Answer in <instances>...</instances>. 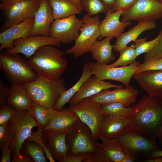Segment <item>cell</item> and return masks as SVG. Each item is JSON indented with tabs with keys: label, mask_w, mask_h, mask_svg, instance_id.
<instances>
[{
	"label": "cell",
	"mask_w": 162,
	"mask_h": 162,
	"mask_svg": "<svg viewBox=\"0 0 162 162\" xmlns=\"http://www.w3.org/2000/svg\"><path fill=\"white\" fill-rule=\"evenodd\" d=\"M132 106L127 127L158 137L162 123V99L144 96Z\"/></svg>",
	"instance_id": "cell-1"
},
{
	"label": "cell",
	"mask_w": 162,
	"mask_h": 162,
	"mask_svg": "<svg viewBox=\"0 0 162 162\" xmlns=\"http://www.w3.org/2000/svg\"><path fill=\"white\" fill-rule=\"evenodd\" d=\"M64 52L51 45L39 48L28 61L38 77L53 80L61 78L67 68L68 61Z\"/></svg>",
	"instance_id": "cell-2"
},
{
	"label": "cell",
	"mask_w": 162,
	"mask_h": 162,
	"mask_svg": "<svg viewBox=\"0 0 162 162\" xmlns=\"http://www.w3.org/2000/svg\"><path fill=\"white\" fill-rule=\"evenodd\" d=\"M156 137L128 127L124 128L116 139L125 154L135 160L148 159L159 149Z\"/></svg>",
	"instance_id": "cell-3"
},
{
	"label": "cell",
	"mask_w": 162,
	"mask_h": 162,
	"mask_svg": "<svg viewBox=\"0 0 162 162\" xmlns=\"http://www.w3.org/2000/svg\"><path fill=\"white\" fill-rule=\"evenodd\" d=\"M0 68L11 85H24L31 82L38 77L35 72L27 60L19 54H10L2 50L0 53Z\"/></svg>",
	"instance_id": "cell-4"
},
{
	"label": "cell",
	"mask_w": 162,
	"mask_h": 162,
	"mask_svg": "<svg viewBox=\"0 0 162 162\" xmlns=\"http://www.w3.org/2000/svg\"><path fill=\"white\" fill-rule=\"evenodd\" d=\"M34 102L53 108L61 94L66 90L61 78L53 80L38 77L34 81L23 85Z\"/></svg>",
	"instance_id": "cell-5"
},
{
	"label": "cell",
	"mask_w": 162,
	"mask_h": 162,
	"mask_svg": "<svg viewBox=\"0 0 162 162\" xmlns=\"http://www.w3.org/2000/svg\"><path fill=\"white\" fill-rule=\"evenodd\" d=\"M9 122L15 133L14 140L9 148L11 150L12 162H29L30 160L22 155L20 149L26 140L32 135V129L38 125L28 110H18Z\"/></svg>",
	"instance_id": "cell-6"
},
{
	"label": "cell",
	"mask_w": 162,
	"mask_h": 162,
	"mask_svg": "<svg viewBox=\"0 0 162 162\" xmlns=\"http://www.w3.org/2000/svg\"><path fill=\"white\" fill-rule=\"evenodd\" d=\"M96 141L90 128L80 119L66 136L68 156L91 155L97 152L100 148Z\"/></svg>",
	"instance_id": "cell-7"
},
{
	"label": "cell",
	"mask_w": 162,
	"mask_h": 162,
	"mask_svg": "<svg viewBox=\"0 0 162 162\" xmlns=\"http://www.w3.org/2000/svg\"><path fill=\"white\" fill-rule=\"evenodd\" d=\"M83 24L74 46L64 51L66 54H73L76 58L81 57L89 51L100 37L101 21L98 16L93 17L87 14L82 18Z\"/></svg>",
	"instance_id": "cell-8"
},
{
	"label": "cell",
	"mask_w": 162,
	"mask_h": 162,
	"mask_svg": "<svg viewBox=\"0 0 162 162\" xmlns=\"http://www.w3.org/2000/svg\"><path fill=\"white\" fill-rule=\"evenodd\" d=\"M41 0H27L11 4L1 2L0 9L4 18L1 27V32L34 16Z\"/></svg>",
	"instance_id": "cell-9"
},
{
	"label": "cell",
	"mask_w": 162,
	"mask_h": 162,
	"mask_svg": "<svg viewBox=\"0 0 162 162\" xmlns=\"http://www.w3.org/2000/svg\"><path fill=\"white\" fill-rule=\"evenodd\" d=\"M92 75L103 80H111L120 82L126 88L129 87L130 80L135 73L137 66L140 64L136 61L128 65L115 67L103 65L97 62L87 63Z\"/></svg>",
	"instance_id": "cell-10"
},
{
	"label": "cell",
	"mask_w": 162,
	"mask_h": 162,
	"mask_svg": "<svg viewBox=\"0 0 162 162\" xmlns=\"http://www.w3.org/2000/svg\"><path fill=\"white\" fill-rule=\"evenodd\" d=\"M122 21L151 20L162 17V2L155 0H137L124 11Z\"/></svg>",
	"instance_id": "cell-11"
},
{
	"label": "cell",
	"mask_w": 162,
	"mask_h": 162,
	"mask_svg": "<svg viewBox=\"0 0 162 162\" xmlns=\"http://www.w3.org/2000/svg\"><path fill=\"white\" fill-rule=\"evenodd\" d=\"M82 24V20L77 18L76 15L55 20L50 27V36L60 44H68L77 37Z\"/></svg>",
	"instance_id": "cell-12"
},
{
	"label": "cell",
	"mask_w": 162,
	"mask_h": 162,
	"mask_svg": "<svg viewBox=\"0 0 162 162\" xmlns=\"http://www.w3.org/2000/svg\"><path fill=\"white\" fill-rule=\"evenodd\" d=\"M100 105L85 99L77 105L68 107L76 113L80 120L90 128L96 141L99 139V129L104 116L100 112Z\"/></svg>",
	"instance_id": "cell-13"
},
{
	"label": "cell",
	"mask_w": 162,
	"mask_h": 162,
	"mask_svg": "<svg viewBox=\"0 0 162 162\" xmlns=\"http://www.w3.org/2000/svg\"><path fill=\"white\" fill-rule=\"evenodd\" d=\"M137 90L130 86L128 88H116L113 90H103L98 93L85 98L92 102L102 105L113 102H121L126 107L131 106L137 101L138 95Z\"/></svg>",
	"instance_id": "cell-14"
},
{
	"label": "cell",
	"mask_w": 162,
	"mask_h": 162,
	"mask_svg": "<svg viewBox=\"0 0 162 162\" xmlns=\"http://www.w3.org/2000/svg\"><path fill=\"white\" fill-rule=\"evenodd\" d=\"M48 45L60 47V43L51 36L38 35L16 40L11 48L4 51L10 54L22 53L29 59L40 47Z\"/></svg>",
	"instance_id": "cell-15"
},
{
	"label": "cell",
	"mask_w": 162,
	"mask_h": 162,
	"mask_svg": "<svg viewBox=\"0 0 162 162\" xmlns=\"http://www.w3.org/2000/svg\"><path fill=\"white\" fill-rule=\"evenodd\" d=\"M123 87L122 85L113 84L110 81H106L99 79L94 76H91L85 82L71 99L69 102V106L76 105L83 99L94 95L103 90Z\"/></svg>",
	"instance_id": "cell-16"
},
{
	"label": "cell",
	"mask_w": 162,
	"mask_h": 162,
	"mask_svg": "<svg viewBox=\"0 0 162 162\" xmlns=\"http://www.w3.org/2000/svg\"><path fill=\"white\" fill-rule=\"evenodd\" d=\"M54 20L49 0H41L34 16V23L29 37L38 35L50 36V27Z\"/></svg>",
	"instance_id": "cell-17"
},
{
	"label": "cell",
	"mask_w": 162,
	"mask_h": 162,
	"mask_svg": "<svg viewBox=\"0 0 162 162\" xmlns=\"http://www.w3.org/2000/svg\"><path fill=\"white\" fill-rule=\"evenodd\" d=\"M34 16L28 18L25 21L16 24L0 34V50H8L13 46L14 41L16 40L29 37V34L33 25Z\"/></svg>",
	"instance_id": "cell-18"
},
{
	"label": "cell",
	"mask_w": 162,
	"mask_h": 162,
	"mask_svg": "<svg viewBox=\"0 0 162 162\" xmlns=\"http://www.w3.org/2000/svg\"><path fill=\"white\" fill-rule=\"evenodd\" d=\"M80 119L76 113L68 108L55 110L50 122L43 130L56 133H68Z\"/></svg>",
	"instance_id": "cell-19"
},
{
	"label": "cell",
	"mask_w": 162,
	"mask_h": 162,
	"mask_svg": "<svg viewBox=\"0 0 162 162\" xmlns=\"http://www.w3.org/2000/svg\"><path fill=\"white\" fill-rule=\"evenodd\" d=\"M132 77L148 96L162 99V70L145 71Z\"/></svg>",
	"instance_id": "cell-20"
},
{
	"label": "cell",
	"mask_w": 162,
	"mask_h": 162,
	"mask_svg": "<svg viewBox=\"0 0 162 162\" xmlns=\"http://www.w3.org/2000/svg\"><path fill=\"white\" fill-rule=\"evenodd\" d=\"M123 11L121 10L112 12L110 11L105 14V18L101 21L99 40L109 36L117 38L124 32L126 27L130 25V21L120 20V17Z\"/></svg>",
	"instance_id": "cell-21"
},
{
	"label": "cell",
	"mask_w": 162,
	"mask_h": 162,
	"mask_svg": "<svg viewBox=\"0 0 162 162\" xmlns=\"http://www.w3.org/2000/svg\"><path fill=\"white\" fill-rule=\"evenodd\" d=\"M42 133L41 139L45 146L50 151L54 158L59 162L68 156L66 142L67 133H56L45 130Z\"/></svg>",
	"instance_id": "cell-22"
},
{
	"label": "cell",
	"mask_w": 162,
	"mask_h": 162,
	"mask_svg": "<svg viewBox=\"0 0 162 162\" xmlns=\"http://www.w3.org/2000/svg\"><path fill=\"white\" fill-rule=\"evenodd\" d=\"M128 122V118L104 116L99 129V139L102 141L115 138L120 132L127 127Z\"/></svg>",
	"instance_id": "cell-23"
},
{
	"label": "cell",
	"mask_w": 162,
	"mask_h": 162,
	"mask_svg": "<svg viewBox=\"0 0 162 162\" xmlns=\"http://www.w3.org/2000/svg\"><path fill=\"white\" fill-rule=\"evenodd\" d=\"M155 21L144 20L139 21L138 23L129 31L121 34L117 38L113 50L119 52L125 47L130 42L135 43L138 36L143 32L154 29L156 27Z\"/></svg>",
	"instance_id": "cell-24"
},
{
	"label": "cell",
	"mask_w": 162,
	"mask_h": 162,
	"mask_svg": "<svg viewBox=\"0 0 162 162\" xmlns=\"http://www.w3.org/2000/svg\"><path fill=\"white\" fill-rule=\"evenodd\" d=\"M113 38L106 37L102 40H97L91 48L89 52L97 63L107 65L114 60L115 57L112 52L113 45L110 44Z\"/></svg>",
	"instance_id": "cell-25"
},
{
	"label": "cell",
	"mask_w": 162,
	"mask_h": 162,
	"mask_svg": "<svg viewBox=\"0 0 162 162\" xmlns=\"http://www.w3.org/2000/svg\"><path fill=\"white\" fill-rule=\"evenodd\" d=\"M7 104L17 110H28L34 102L29 96L23 85L16 83L11 85Z\"/></svg>",
	"instance_id": "cell-26"
},
{
	"label": "cell",
	"mask_w": 162,
	"mask_h": 162,
	"mask_svg": "<svg viewBox=\"0 0 162 162\" xmlns=\"http://www.w3.org/2000/svg\"><path fill=\"white\" fill-rule=\"evenodd\" d=\"M92 75L87 63L83 65L82 75L77 82L71 88L64 91L61 94L53 109L56 111L61 110L67 104L69 103L71 99L79 90L85 82Z\"/></svg>",
	"instance_id": "cell-27"
},
{
	"label": "cell",
	"mask_w": 162,
	"mask_h": 162,
	"mask_svg": "<svg viewBox=\"0 0 162 162\" xmlns=\"http://www.w3.org/2000/svg\"><path fill=\"white\" fill-rule=\"evenodd\" d=\"M54 20L66 18L81 13L82 10L69 0H48Z\"/></svg>",
	"instance_id": "cell-28"
},
{
	"label": "cell",
	"mask_w": 162,
	"mask_h": 162,
	"mask_svg": "<svg viewBox=\"0 0 162 162\" xmlns=\"http://www.w3.org/2000/svg\"><path fill=\"white\" fill-rule=\"evenodd\" d=\"M97 145L111 162H122L126 155L115 138L103 140L102 143H97Z\"/></svg>",
	"instance_id": "cell-29"
},
{
	"label": "cell",
	"mask_w": 162,
	"mask_h": 162,
	"mask_svg": "<svg viewBox=\"0 0 162 162\" xmlns=\"http://www.w3.org/2000/svg\"><path fill=\"white\" fill-rule=\"evenodd\" d=\"M22 155L26 156L34 162H47L43 147L37 142L26 140L20 151Z\"/></svg>",
	"instance_id": "cell-30"
},
{
	"label": "cell",
	"mask_w": 162,
	"mask_h": 162,
	"mask_svg": "<svg viewBox=\"0 0 162 162\" xmlns=\"http://www.w3.org/2000/svg\"><path fill=\"white\" fill-rule=\"evenodd\" d=\"M28 110L38 126L43 130L49 124L55 110L35 102Z\"/></svg>",
	"instance_id": "cell-31"
},
{
	"label": "cell",
	"mask_w": 162,
	"mask_h": 162,
	"mask_svg": "<svg viewBox=\"0 0 162 162\" xmlns=\"http://www.w3.org/2000/svg\"><path fill=\"white\" fill-rule=\"evenodd\" d=\"M100 112L104 116L112 115L123 118L128 117L131 114L133 107L126 106L121 102H113L102 104Z\"/></svg>",
	"instance_id": "cell-32"
},
{
	"label": "cell",
	"mask_w": 162,
	"mask_h": 162,
	"mask_svg": "<svg viewBox=\"0 0 162 162\" xmlns=\"http://www.w3.org/2000/svg\"><path fill=\"white\" fill-rule=\"evenodd\" d=\"M80 5L82 10L92 16L100 13L105 14L110 11V8L101 0H81Z\"/></svg>",
	"instance_id": "cell-33"
},
{
	"label": "cell",
	"mask_w": 162,
	"mask_h": 162,
	"mask_svg": "<svg viewBox=\"0 0 162 162\" xmlns=\"http://www.w3.org/2000/svg\"><path fill=\"white\" fill-rule=\"evenodd\" d=\"M120 56L113 63L108 64L111 67H118L130 65L136 61V57L134 43L130 46H127L119 51Z\"/></svg>",
	"instance_id": "cell-34"
},
{
	"label": "cell",
	"mask_w": 162,
	"mask_h": 162,
	"mask_svg": "<svg viewBox=\"0 0 162 162\" xmlns=\"http://www.w3.org/2000/svg\"><path fill=\"white\" fill-rule=\"evenodd\" d=\"M14 129L9 122L0 125V150L2 152L9 148L15 138Z\"/></svg>",
	"instance_id": "cell-35"
},
{
	"label": "cell",
	"mask_w": 162,
	"mask_h": 162,
	"mask_svg": "<svg viewBox=\"0 0 162 162\" xmlns=\"http://www.w3.org/2000/svg\"><path fill=\"white\" fill-rule=\"evenodd\" d=\"M147 38L137 39L134 43L136 57L143 53H147L155 47L159 43V36L154 39L146 41Z\"/></svg>",
	"instance_id": "cell-36"
},
{
	"label": "cell",
	"mask_w": 162,
	"mask_h": 162,
	"mask_svg": "<svg viewBox=\"0 0 162 162\" xmlns=\"http://www.w3.org/2000/svg\"><path fill=\"white\" fill-rule=\"evenodd\" d=\"M160 70H162V58L149 60L139 64L133 76L146 71Z\"/></svg>",
	"instance_id": "cell-37"
},
{
	"label": "cell",
	"mask_w": 162,
	"mask_h": 162,
	"mask_svg": "<svg viewBox=\"0 0 162 162\" xmlns=\"http://www.w3.org/2000/svg\"><path fill=\"white\" fill-rule=\"evenodd\" d=\"M17 110L13 106L6 104L0 107V125L6 124L9 122Z\"/></svg>",
	"instance_id": "cell-38"
},
{
	"label": "cell",
	"mask_w": 162,
	"mask_h": 162,
	"mask_svg": "<svg viewBox=\"0 0 162 162\" xmlns=\"http://www.w3.org/2000/svg\"><path fill=\"white\" fill-rule=\"evenodd\" d=\"M158 44L151 51L146 53L143 61L146 62L149 60L156 59L162 58V31L160 30L158 34Z\"/></svg>",
	"instance_id": "cell-39"
},
{
	"label": "cell",
	"mask_w": 162,
	"mask_h": 162,
	"mask_svg": "<svg viewBox=\"0 0 162 162\" xmlns=\"http://www.w3.org/2000/svg\"><path fill=\"white\" fill-rule=\"evenodd\" d=\"M43 131V129L39 128L38 131L33 134H32L31 136L26 140L34 141L40 143L43 147L46 156L49 159V161L55 162V159L52 157L50 151L45 146L42 141L41 136Z\"/></svg>",
	"instance_id": "cell-40"
},
{
	"label": "cell",
	"mask_w": 162,
	"mask_h": 162,
	"mask_svg": "<svg viewBox=\"0 0 162 162\" xmlns=\"http://www.w3.org/2000/svg\"><path fill=\"white\" fill-rule=\"evenodd\" d=\"M137 0H116L110 9L111 12L118 10L124 11L132 6Z\"/></svg>",
	"instance_id": "cell-41"
},
{
	"label": "cell",
	"mask_w": 162,
	"mask_h": 162,
	"mask_svg": "<svg viewBox=\"0 0 162 162\" xmlns=\"http://www.w3.org/2000/svg\"><path fill=\"white\" fill-rule=\"evenodd\" d=\"M83 162H111L107 158L104 151L100 148L98 151L91 154L90 157L85 160Z\"/></svg>",
	"instance_id": "cell-42"
},
{
	"label": "cell",
	"mask_w": 162,
	"mask_h": 162,
	"mask_svg": "<svg viewBox=\"0 0 162 162\" xmlns=\"http://www.w3.org/2000/svg\"><path fill=\"white\" fill-rule=\"evenodd\" d=\"M10 88L0 80V107L7 104Z\"/></svg>",
	"instance_id": "cell-43"
},
{
	"label": "cell",
	"mask_w": 162,
	"mask_h": 162,
	"mask_svg": "<svg viewBox=\"0 0 162 162\" xmlns=\"http://www.w3.org/2000/svg\"><path fill=\"white\" fill-rule=\"evenodd\" d=\"M89 154H80L76 156H68L61 159L59 162H83L86 159L89 158Z\"/></svg>",
	"instance_id": "cell-44"
},
{
	"label": "cell",
	"mask_w": 162,
	"mask_h": 162,
	"mask_svg": "<svg viewBox=\"0 0 162 162\" xmlns=\"http://www.w3.org/2000/svg\"><path fill=\"white\" fill-rule=\"evenodd\" d=\"M2 155L0 162H11V150L10 148L6 149L2 151Z\"/></svg>",
	"instance_id": "cell-45"
},
{
	"label": "cell",
	"mask_w": 162,
	"mask_h": 162,
	"mask_svg": "<svg viewBox=\"0 0 162 162\" xmlns=\"http://www.w3.org/2000/svg\"><path fill=\"white\" fill-rule=\"evenodd\" d=\"M160 156H162V150L159 149L152 153L148 159H151Z\"/></svg>",
	"instance_id": "cell-46"
},
{
	"label": "cell",
	"mask_w": 162,
	"mask_h": 162,
	"mask_svg": "<svg viewBox=\"0 0 162 162\" xmlns=\"http://www.w3.org/2000/svg\"><path fill=\"white\" fill-rule=\"evenodd\" d=\"M143 160L146 162H162V156L146 159Z\"/></svg>",
	"instance_id": "cell-47"
},
{
	"label": "cell",
	"mask_w": 162,
	"mask_h": 162,
	"mask_svg": "<svg viewBox=\"0 0 162 162\" xmlns=\"http://www.w3.org/2000/svg\"><path fill=\"white\" fill-rule=\"evenodd\" d=\"M110 9L114 4L116 0H101Z\"/></svg>",
	"instance_id": "cell-48"
},
{
	"label": "cell",
	"mask_w": 162,
	"mask_h": 162,
	"mask_svg": "<svg viewBox=\"0 0 162 162\" xmlns=\"http://www.w3.org/2000/svg\"><path fill=\"white\" fill-rule=\"evenodd\" d=\"M2 2L6 3H14L19 2L25 1L27 0H0Z\"/></svg>",
	"instance_id": "cell-49"
},
{
	"label": "cell",
	"mask_w": 162,
	"mask_h": 162,
	"mask_svg": "<svg viewBox=\"0 0 162 162\" xmlns=\"http://www.w3.org/2000/svg\"><path fill=\"white\" fill-rule=\"evenodd\" d=\"M158 137L159 139L161 146L162 148V123L158 133Z\"/></svg>",
	"instance_id": "cell-50"
},
{
	"label": "cell",
	"mask_w": 162,
	"mask_h": 162,
	"mask_svg": "<svg viewBox=\"0 0 162 162\" xmlns=\"http://www.w3.org/2000/svg\"><path fill=\"white\" fill-rule=\"evenodd\" d=\"M135 160L130 157L126 155L122 162H134Z\"/></svg>",
	"instance_id": "cell-51"
},
{
	"label": "cell",
	"mask_w": 162,
	"mask_h": 162,
	"mask_svg": "<svg viewBox=\"0 0 162 162\" xmlns=\"http://www.w3.org/2000/svg\"><path fill=\"white\" fill-rule=\"evenodd\" d=\"M72 2L76 4L82 10L80 5V2L81 0H69Z\"/></svg>",
	"instance_id": "cell-52"
},
{
	"label": "cell",
	"mask_w": 162,
	"mask_h": 162,
	"mask_svg": "<svg viewBox=\"0 0 162 162\" xmlns=\"http://www.w3.org/2000/svg\"><path fill=\"white\" fill-rule=\"evenodd\" d=\"M155 0L161 2L162 1V0Z\"/></svg>",
	"instance_id": "cell-53"
},
{
	"label": "cell",
	"mask_w": 162,
	"mask_h": 162,
	"mask_svg": "<svg viewBox=\"0 0 162 162\" xmlns=\"http://www.w3.org/2000/svg\"><path fill=\"white\" fill-rule=\"evenodd\" d=\"M161 2H162V1H161Z\"/></svg>",
	"instance_id": "cell-54"
},
{
	"label": "cell",
	"mask_w": 162,
	"mask_h": 162,
	"mask_svg": "<svg viewBox=\"0 0 162 162\" xmlns=\"http://www.w3.org/2000/svg\"></svg>",
	"instance_id": "cell-55"
}]
</instances>
